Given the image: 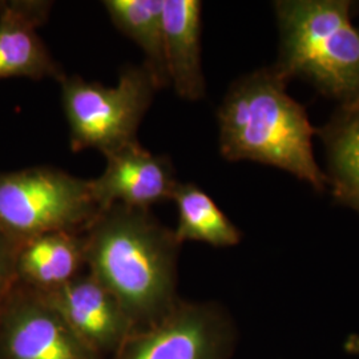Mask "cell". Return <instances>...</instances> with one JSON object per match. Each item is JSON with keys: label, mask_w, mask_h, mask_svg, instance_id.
I'll use <instances>...</instances> for the list:
<instances>
[{"label": "cell", "mask_w": 359, "mask_h": 359, "mask_svg": "<svg viewBox=\"0 0 359 359\" xmlns=\"http://www.w3.org/2000/svg\"><path fill=\"white\" fill-rule=\"evenodd\" d=\"M86 268L114 295L133 332L164 318L180 301L181 243L149 209L114 204L84 231Z\"/></svg>", "instance_id": "cell-1"}, {"label": "cell", "mask_w": 359, "mask_h": 359, "mask_svg": "<svg viewBox=\"0 0 359 359\" xmlns=\"http://www.w3.org/2000/svg\"><path fill=\"white\" fill-rule=\"evenodd\" d=\"M287 84L274 65L231 84L217 111L219 154L228 161L280 168L323 192L329 180L314 158L317 129L305 107L287 93Z\"/></svg>", "instance_id": "cell-2"}, {"label": "cell", "mask_w": 359, "mask_h": 359, "mask_svg": "<svg viewBox=\"0 0 359 359\" xmlns=\"http://www.w3.org/2000/svg\"><path fill=\"white\" fill-rule=\"evenodd\" d=\"M347 0H278L280 31L274 67L301 79L339 105L359 100V28Z\"/></svg>", "instance_id": "cell-3"}, {"label": "cell", "mask_w": 359, "mask_h": 359, "mask_svg": "<svg viewBox=\"0 0 359 359\" xmlns=\"http://www.w3.org/2000/svg\"><path fill=\"white\" fill-rule=\"evenodd\" d=\"M59 83L71 149L95 148L104 156L137 142V129L160 90L144 65L123 68L115 87L77 75Z\"/></svg>", "instance_id": "cell-4"}, {"label": "cell", "mask_w": 359, "mask_h": 359, "mask_svg": "<svg viewBox=\"0 0 359 359\" xmlns=\"http://www.w3.org/2000/svg\"><path fill=\"white\" fill-rule=\"evenodd\" d=\"M99 213L90 180L52 167L0 173V229L18 246L51 231L83 233Z\"/></svg>", "instance_id": "cell-5"}, {"label": "cell", "mask_w": 359, "mask_h": 359, "mask_svg": "<svg viewBox=\"0 0 359 359\" xmlns=\"http://www.w3.org/2000/svg\"><path fill=\"white\" fill-rule=\"evenodd\" d=\"M236 329L217 304L182 301L129 335L111 359H231Z\"/></svg>", "instance_id": "cell-6"}, {"label": "cell", "mask_w": 359, "mask_h": 359, "mask_svg": "<svg viewBox=\"0 0 359 359\" xmlns=\"http://www.w3.org/2000/svg\"><path fill=\"white\" fill-rule=\"evenodd\" d=\"M0 359H100L71 330L46 295L20 283L3 295Z\"/></svg>", "instance_id": "cell-7"}, {"label": "cell", "mask_w": 359, "mask_h": 359, "mask_svg": "<svg viewBox=\"0 0 359 359\" xmlns=\"http://www.w3.org/2000/svg\"><path fill=\"white\" fill-rule=\"evenodd\" d=\"M103 173L90 180L95 203L103 210L114 204L149 209L172 200L179 185L176 169L167 154H154L133 142L105 154Z\"/></svg>", "instance_id": "cell-8"}, {"label": "cell", "mask_w": 359, "mask_h": 359, "mask_svg": "<svg viewBox=\"0 0 359 359\" xmlns=\"http://www.w3.org/2000/svg\"><path fill=\"white\" fill-rule=\"evenodd\" d=\"M41 294L99 358L112 357L133 333V325L115 297L88 271H83L56 290Z\"/></svg>", "instance_id": "cell-9"}, {"label": "cell", "mask_w": 359, "mask_h": 359, "mask_svg": "<svg viewBox=\"0 0 359 359\" xmlns=\"http://www.w3.org/2000/svg\"><path fill=\"white\" fill-rule=\"evenodd\" d=\"M52 4L47 0H0V80L60 81L65 76L38 32L48 22Z\"/></svg>", "instance_id": "cell-10"}, {"label": "cell", "mask_w": 359, "mask_h": 359, "mask_svg": "<svg viewBox=\"0 0 359 359\" xmlns=\"http://www.w3.org/2000/svg\"><path fill=\"white\" fill-rule=\"evenodd\" d=\"M201 11L198 0H164V46L169 87L187 102L205 97L201 63Z\"/></svg>", "instance_id": "cell-11"}, {"label": "cell", "mask_w": 359, "mask_h": 359, "mask_svg": "<svg viewBox=\"0 0 359 359\" xmlns=\"http://www.w3.org/2000/svg\"><path fill=\"white\" fill-rule=\"evenodd\" d=\"M86 269L84 231H51L19 245L15 258L16 283L50 293Z\"/></svg>", "instance_id": "cell-12"}, {"label": "cell", "mask_w": 359, "mask_h": 359, "mask_svg": "<svg viewBox=\"0 0 359 359\" xmlns=\"http://www.w3.org/2000/svg\"><path fill=\"white\" fill-rule=\"evenodd\" d=\"M326 176L334 200L359 213V100L339 105L329 121L317 129Z\"/></svg>", "instance_id": "cell-13"}, {"label": "cell", "mask_w": 359, "mask_h": 359, "mask_svg": "<svg viewBox=\"0 0 359 359\" xmlns=\"http://www.w3.org/2000/svg\"><path fill=\"white\" fill-rule=\"evenodd\" d=\"M107 13L117 29L144 52L145 65L158 90L169 87L164 46V0H105Z\"/></svg>", "instance_id": "cell-14"}, {"label": "cell", "mask_w": 359, "mask_h": 359, "mask_svg": "<svg viewBox=\"0 0 359 359\" xmlns=\"http://www.w3.org/2000/svg\"><path fill=\"white\" fill-rule=\"evenodd\" d=\"M172 200L177 206L179 221L175 233L181 244L194 241L229 248L241 243V231L198 185L179 182Z\"/></svg>", "instance_id": "cell-15"}, {"label": "cell", "mask_w": 359, "mask_h": 359, "mask_svg": "<svg viewBox=\"0 0 359 359\" xmlns=\"http://www.w3.org/2000/svg\"><path fill=\"white\" fill-rule=\"evenodd\" d=\"M18 245L0 229V294H6L15 283V258Z\"/></svg>", "instance_id": "cell-16"}, {"label": "cell", "mask_w": 359, "mask_h": 359, "mask_svg": "<svg viewBox=\"0 0 359 359\" xmlns=\"http://www.w3.org/2000/svg\"><path fill=\"white\" fill-rule=\"evenodd\" d=\"M344 348L348 354L359 355V334H350L344 344Z\"/></svg>", "instance_id": "cell-17"}, {"label": "cell", "mask_w": 359, "mask_h": 359, "mask_svg": "<svg viewBox=\"0 0 359 359\" xmlns=\"http://www.w3.org/2000/svg\"><path fill=\"white\" fill-rule=\"evenodd\" d=\"M1 299H3V294H0V306H1Z\"/></svg>", "instance_id": "cell-18"}]
</instances>
